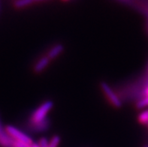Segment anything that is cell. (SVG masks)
I'll use <instances>...</instances> for the list:
<instances>
[{
	"mask_svg": "<svg viewBox=\"0 0 148 147\" xmlns=\"http://www.w3.org/2000/svg\"><path fill=\"white\" fill-rule=\"evenodd\" d=\"M60 137L58 135H55L49 141V147H57L60 144Z\"/></svg>",
	"mask_w": 148,
	"mask_h": 147,
	"instance_id": "cell-11",
	"label": "cell"
},
{
	"mask_svg": "<svg viewBox=\"0 0 148 147\" xmlns=\"http://www.w3.org/2000/svg\"><path fill=\"white\" fill-rule=\"evenodd\" d=\"M43 1H49V0H34V2H43Z\"/></svg>",
	"mask_w": 148,
	"mask_h": 147,
	"instance_id": "cell-15",
	"label": "cell"
},
{
	"mask_svg": "<svg viewBox=\"0 0 148 147\" xmlns=\"http://www.w3.org/2000/svg\"><path fill=\"white\" fill-rule=\"evenodd\" d=\"M50 62V59L47 56H44L41 59H40L38 61L36 62V64L34 66V71L36 73H40L43 71L45 68H47Z\"/></svg>",
	"mask_w": 148,
	"mask_h": 147,
	"instance_id": "cell-6",
	"label": "cell"
},
{
	"mask_svg": "<svg viewBox=\"0 0 148 147\" xmlns=\"http://www.w3.org/2000/svg\"><path fill=\"white\" fill-rule=\"evenodd\" d=\"M147 79H148V68H147Z\"/></svg>",
	"mask_w": 148,
	"mask_h": 147,
	"instance_id": "cell-17",
	"label": "cell"
},
{
	"mask_svg": "<svg viewBox=\"0 0 148 147\" xmlns=\"http://www.w3.org/2000/svg\"><path fill=\"white\" fill-rule=\"evenodd\" d=\"M138 119L139 122L141 124L148 125V110L141 112V113L139 114Z\"/></svg>",
	"mask_w": 148,
	"mask_h": 147,
	"instance_id": "cell-9",
	"label": "cell"
},
{
	"mask_svg": "<svg viewBox=\"0 0 148 147\" xmlns=\"http://www.w3.org/2000/svg\"><path fill=\"white\" fill-rule=\"evenodd\" d=\"M50 125H51V122H50V119L48 118H46L45 119L41 122H28V124H27L28 130L30 132L34 133L44 132V131H47L50 128Z\"/></svg>",
	"mask_w": 148,
	"mask_h": 147,
	"instance_id": "cell-4",
	"label": "cell"
},
{
	"mask_svg": "<svg viewBox=\"0 0 148 147\" xmlns=\"http://www.w3.org/2000/svg\"><path fill=\"white\" fill-rule=\"evenodd\" d=\"M30 147H40V146L38 143H32V144H31V146H30Z\"/></svg>",
	"mask_w": 148,
	"mask_h": 147,
	"instance_id": "cell-14",
	"label": "cell"
},
{
	"mask_svg": "<svg viewBox=\"0 0 148 147\" xmlns=\"http://www.w3.org/2000/svg\"><path fill=\"white\" fill-rule=\"evenodd\" d=\"M101 88L113 106H114L116 108H120L122 107L123 102L121 99L117 95L116 92L113 90L112 88L109 86L108 84L105 82H102L101 83Z\"/></svg>",
	"mask_w": 148,
	"mask_h": 147,
	"instance_id": "cell-2",
	"label": "cell"
},
{
	"mask_svg": "<svg viewBox=\"0 0 148 147\" xmlns=\"http://www.w3.org/2000/svg\"><path fill=\"white\" fill-rule=\"evenodd\" d=\"M53 107V102L51 101H47L41 104L36 110H34V112L30 116V118L29 119V122L30 123H36L38 122H41L47 117V113L49 111L51 110Z\"/></svg>",
	"mask_w": 148,
	"mask_h": 147,
	"instance_id": "cell-1",
	"label": "cell"
},
{
	"mask_svg": "<svg viewBox=\"0 0 148 147\" xmlns=\"http://www.w3.org/2000/svg\"><path fill=\"white\" fill-rule=\"evenodd\" d=\"M14 140L7 132L5 128L2 126L0 122V146L12 147Z\"/></svg>",
	"mask_w": 148,
	"mask_h": 147,
	"instance_id": "cell-5",
	"label": "cell"
},
{
	"mask_svg": "<svg viewBox=\"0 0 148 147\" xmlns=\"http://www.w3.org/2000/svg\"><path fill=\"white\" fill-rule=\"evenodd\" d=\"M34 2V0H16L14 2V6L17 8H23L29 5Z\"/></svg>",
	"mask_w": 148,
	"mask_h": 147,
	"instance_id": "cell-8",
	"label": "cell"
},
{
	"mask_svg": "<svg viewBox=\"0 0 148 147\" xmlns=\"http://www.w3.org/2000/svg\"><path fill=\"white\" fill-rule=\"evenodd\" d=\"M38 144L40 147H49V141L45 137L41 138Z\"/></svg>",
	"mask_w": 148,
	"mask_h": 147,
	"instance_id": "cell-13",
	"label": "cell"
},
{
	"mask_svg": "<svg viewBox=\"0 0 148 147\" xmlns=\"http://www.w3.org/2000/svg\"><path fill=\"white\" fill-rule=\"evenodd\" d=\"M30 144H26V143H23V142L17 141V140H14L13 144H12V147H30Z\"/></svg>",
	"mask_w": 148,
	"mask_h": 147,
	"instance_id": "cell-12",
	"label": "cell"
},
{
	"mask_svg": "<svg viewBox=\"0 0 148 147\" xmlns=\"http://www.w3.org/2000/svg\"><path fill=\"white\" fill-rule=\"evenodd\" d=\"M64 50V47L62 44H56L52 47L51 50H49L48 53H47V57L51 59H54L55 58H56L58 56H60V54L62 53V52Z\"/></svg>",
	"mask_w": 148,
	"mask_h": 147,
	"instance_id": "cell-7",
	"label": "cell"
},
{
	"mask_svg": "<svg viewBox=\"0 0 148 147\" xmlns=\"http://www.w3.org/2000/svg\"><path fill=\"white\" fill-rule=\"evenodd\" d=\"M148 106V97L143 98L140 99L136 103V107L138 109H142L144 107H146Z\"/></svg>",
	"mask_w": 148,
	"mask_h": 147,
	"instance_id": "cell-10",
	"label": "cell"
},
{
	"mask_svg": "<svg viewBox=\"0 0 148 147\" xmlns=\"http://www.w3.org/2000/svg\"><path fill=\"white\" fill-rule=\"evenodd\" d=\"M144 147H148V145H145Z\"/></svg>",
	"mask_w": 148,
	"mask_h": 147,
	"instance_id": "cell-16",
	"label": "cell"
},
{
	"mask_svg": "<svg viewBox=\"0 0 148 147\" xmlns=\"http://www.w3.org/2000/svg\"><path fill=\"white\" fill-rule=\"evenodd\" d=\"M5 129L13 140L26 143V144H30V145L33 143L32 138L30 137L29 136H28L24 132H23L22 131L12 126V125H8V126L5 127Z\"/></svg>",
	"mask_w": 148,
	"mask_h": 147,
	"instance_id": "cell-3",
	"label": "cell"
}]
</instances>
